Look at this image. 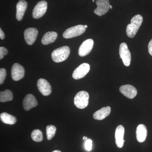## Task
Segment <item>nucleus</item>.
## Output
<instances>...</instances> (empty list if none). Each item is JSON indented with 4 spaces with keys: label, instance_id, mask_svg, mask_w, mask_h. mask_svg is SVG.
Returning a JSON list of instances; mask_svg holds the SVG:
<instances>
[{
    "label": "nucleus",
    "instance_id": "1",
    "mask_svg": "<svg viewBox=\"0 0 152 152\" xmlns=\"http://www.w3.org/2000/svg\"><path fill=\"white\" fill-rule=\"evenodd\" d=\"M143 19L142 15H137L134 16L131 20V23L128 25L126 28V34L129 37L132 38L136 34L141 26Z\"/></svg>",
    "mask_w": 152,
    "mask_h": 152
},
{
    "label": "nucleus",
    "instance_id": "2",
    "mask_svg": "<svg viewBox=\"0 0 152 152\" xmlns=\"http://www.w3.org/2000/svg\"><path fill=\"white\" fill-rule=\"evenodd\" d=\"M70 53L69 48L63 46L54 50L52 53V59L56 63H60L65 61Z\"/></svg>",
    "mask_w": 152,
    "mask_h": 152
},
{
    "label": "nucleus",
    "instance_id": "3",
    "mask_svg": "<svg viewBox=\"0 0 152 152\" xmlns=\"http://www.w3.org/2000/svg\"><path fill=\"white\" fill-rule=\"evenodd\" d=\"M89 95L85 91L79 92L74 98V104L76 107L80 109H84L88 104Z\"/></svg>",
    "mask_w": 152,
    "mask_h": 152
},
{
    "label": "nucleus",
    "instance_id": "4",
    "mask_svg": "<svg viewBox=\"0 0 152 152\" xmlns=\"http://www.w3.org/2000/svg\"><path fill=\"white\" fill-rule=\"evenodd\" d=\"M84 26L79 25L69 28L64 32L63 36L65 39H70L81 35L86 31Z\"/></svg>",
    "mask_w": 152,
    "mask_h": 152
},
{
    "label": "nucleus",
    "instance_id": "5",
    "mask_svg": "<svg viewBox=\"0 0 152 152\" xmlns=\"http://www.w3.org/2000/svg\"><path fill=\"white\" fill-rule=\"evenodd\" d=\"M120 58L122 60L123 62L126 66L130 65L131 62V54L128 47L126 43H122L120 45L119 48Z\"/></svg>",
    "mask_w": 152,
    "mask_h": 152
},
{
    "label": "nucleus",
    "instance_id": "6",
    "mask_svg": "<svg viewBox=\"0 0 152 152\" xmlns=\"http://www.w3.org/2000/svg\"><path fill=\"white\" fill-rule=\"evenodd\" d=\"M48 8V3L45 1L39 2L33 10V17L34 19H39L43 16Z\"/></svg>",
    "mask_w": 152,
    "mask_h": 152
},
{
    "label": "nucleus",
    "instance_id": "7",
    "mask_svg": "<svg viewBox=\"0 0 152 152\" xmlns=\"http://www.w3.org/2000/svg\"><path fill=\"white\" fill-rule=\"evenodd\" d=\"M96 3L97 7L94 11V12L99 16L103 15L110 9L109 0H96Z\"/></svg>",
    "mask_w": 152,
    "mask_h": 152
},
{
    "label": "nucleus",
    "instance_id": "8",
    "mask_svg": "<svg viewBox=\"0 0 152 152\" xmlns=\"http://www.w3.org/2000/svg\"><path fill=\"white\" fill-rule=\"evenodd\" d=\"M90 70V66L87 63H83L76 68L72 74L73 78L75 80H79L83 78Z\"/></svg>",
    "mask_w": 152,
    "mask_h": 152
},
{
    "label": "nucleus",
    "instance_id": "9",
    "mask_svg": "<svg viewBox=\"0 0 152 152\" xmlns=\"http://www.w3.org/2000/svg\"><path fill=\"white\" fill-rule=\"evenodd\" d=\"M25 75L24 68L18 63L14 64L11 69V76L14 81L20 80L23 79Z\"/></svg>",
    "mask_w": 152,
    "mask_h": 152
},
{
    "label": "nucleus",
    "instance_id": "10",
    "mask_svg": "<svg viewBox=\"0 0 152 152\" xmlns=\"http://www.w3.org/2000/svg\"><path fill=\"white\" fill-rule=\"evenodd\" d=\"M94 45V40L92 39H88L85 40L79 48V56L81 57H84L88 55L91 51Z\"/></svg>",
    "mask_w": 152,
    "mask_h": 152
},
{
    "label": "nucleus",
    "instance_id": "11",
    "mask_svg": "<svg viewBox=\"0 0 152 152\" xmlns=\"http://www.w3.org/2000/svg\"><path fill=\"white\" fill-rule=\"evenodd\" d=\"M37 86L40 92L44 96H49L52 92L51 86L50 85L49 82L45 79H39L37 81Z\"/></svg>",
    "mask_w": 152,
    "mask_h": 152
},
{
    "label": "nucleus",
    "instance_id": "12",
    "mask_svg": "<svg viewBox=\"0 0 152 152\" xmlns=\"http://www.w3.org/2000/svg\"><path fill=\"white\" fill-rule=\"evenodd\" d=\"M38 34V31L34 28L26 29L24 31V38L28 45H32L35 42Z\"/></svg>",
    "mask_w": 152,
    "mask_h": 152
},
{
    "label": "nucleus",
    "instance_id": "13",
    "mask_svg": "<svg viewBox=\"0 0 152 152\" xmlns=\"http://www.w3.org/2000/svg\"><path fill=\"white\" fill-rule=\"evenodd\" d=\"M120 91L124 96L129 99H134L137 94V91L136 88L130 85L121 86L120 88Z\"/></svg>",
    "mask_w": 152,
    "mask_h": 152
},
{
    "label": "nucleus",
    "instance_id": "14",
    "mask_svg": "<svg viewBox=\"0 0 152 152\" xmlns=\"http://www.w3.org/2000/svg\"><path fill=\"white\" fill-rule=\"evenodd\" d=\"M38 102L34 96L28 94L26 96L23 102V108L26 111H29L31 109L37 106Z\"/></svg>",
    "mask_w": 152,
    "mask_h": 152
},
{
    "label": "nucleus",
    "instance_id": "15",
    "mask_svg": "<svg viewBox=\"0 0 152 152\" xmlns=\"http://www.w3.org/2000/svg\"><path fill=\"white\" fill-rule=\"evenodd\" d=\"M125 129L122 125H119L117 127L115 132V143L118 148H122L124 146L125 140L124 137V135Z\"/></svg>",
    "mask_w": 152,
    "mask_h": 152
},
{
    "label": "nucleus",
    "instance_id": "16",
    "mask_svg": "<svg viewBox=\"0 0 152 152\" xmlns=\"http://www.w3.org/2000/svg\"><path fill=\"white\" fill-rule=\"evenodd\" d=\"M27 7V3L24 0H20L16 5V19L18 21L23 19L25 12Z\"/></svg>",
    "mask_w": 152,
    "mask_h": 152
},
{
    "label": "nucleus",
    "instance_id": "17",
    "mask_svg": "<svg viewBox=\"0 0 152 152\" xmlns=\"http://www.w3.org/2000/svg\"><path fill=\"white\" fill-rule=\"evenodd\" d=\"M148 131L146 127L144 124H140L136 130V137L139 142H143L146 139Z\"/></svg>",
    "mask_w": 152,
    "mask_h": 152
},
{
    "label": "nucleus",
    "instance_id": "18",
    "mask_svg": "<svg viewBox=\"0 0 152 152\" xmlns=\"http://www.w3.org/2000/svg\"><path fill=\"white\" fill-rule=\"evenodd\" d=\"M111 108L110 107H104L100 110L95 112L93 114L94 119L97 120H102L108 116L110 114Z\"/></svg>",
    "mask_w": 152,
    "mask_h": 152
},
{
    "label": "nucleus",
    "instance_id": "19",
    "mask_svg": "<svg viewBox=\"0 0 152 152\" xmlns=\"http://www.w3.org/2000/svg\"><path fill=\"white\" fill-rule=\"evenodd\" d=\"M58 37V34L54 31L48 32L44 35L42 40L43 45H48L54 42Z\"/></svg>",
    "mask_w": 152,
    "mask_h": 152
},
{
    "label": "nucleus",
    "instance_id": "20",
    "mask_svg": "<svg viewBox=\"0 0 152 152\" xmlns=\"http://www.w3.org/2000/svg\"><path fill=\"white\" fill-rule=\"evenodd\" d=\"M0 119L3 123L6 124L13 125L17 122L15 117L7 113H1L0 115Z\"/></svg>",
    "mask_w": 152,
    "mask_h": 152
},
{
    "label": "nucleus",
    "instance_id": "21",
    "mask_svg": "<svg viewBox=\"0 0 152 152\" xmlns=\"http://www.w3.org/2000/svg\"><path fill=\"white\" fill-rule=\"evenodd\" d=\"M13 98L12 93L10 90H6L0 92V102H10L13 99Z\"/></svg>",
    "mask_w": 152,
    "mask_h": 152
},
{
    "label": "nucleus",
    "instance_id": "22",
    "mask_svg": "<svg viewBox=\"0 0 152 152\" xmlns=\"http://www.w3.org/2000/svg\"><path fill=\"white\" fill-rule=\"evenodd\" d=\"M31 137L34 141L40 142L43 140L42 133L40 130H34L32 132Z\"/></svg>",
    "mask_w": 152,
    "mask_h": 152
},
{
    "label": "nucleus",
    "instance_id": "23",
    "mask_svg": "<svg viewBox=\"0 0 152 152\" xmlns=\"http://www.w3.org/2000/svg\"><path fill=\"white\" fill-rule=\"evenodd\" d=\"M56 128L53 125H49L46 127L47 139L49 140H51L56 134Z\"/></svg>",
    "mask_w": 152,
    "mask_h": 152
},
{
    "label": "nucleus",
    "instance_id": "24",
    "mask_svg": "<svg viewBox=\"0 0 152 152\" xmlns=\"http://www.w3.org/2000/svg\"><path fill=\"white\" fill-rule=\"evenodd\" d=\"M7 72L6 70L4 68L0 69V84L2 85L5 79Z\"/></svg>",
    "mask_w": 152,
    "mask_h": 152
},
{
    "label": "nucleus",
    "instance_id": "25",
    "mask_svg": "<svg viewBox=\"0 0 152 152\" xmlns=\"http://www.w3.org/2000/svg\"><path fill=\"white\" fill-rule=\"evenodd\" d=\"M92 141L90 139H88L85 143V148L88 151H90L92 148Z\"/></svg>",
    "mask_w": 152,
    "mask_h": 152
},
{
    "label": "nucleus",
    "instance_id": "26",
    "mask_svg": "<svg viewBox=\"0 0 152 152\" xmlns=\"http://www.w3.org/2000/svg\"><path fill=\"white\" fill-rule=\"evenodd\" d=\"M8 50L4 47H0V59H2L4 58V56L7 55Z\"/></svg>",
    "mask_w": 152,
    "mask_h": 152
},
{
    "label": "nucleus",
    "instance_id": "27",
    "mask_svg": "<svg viewBox=\"0 0 152 152\" xmlns=\"http://www.w3.org/2000/svg\"><path fill=\"white\" fill-rule=\"evenodd\" d=\"M148 48L149 53L151 56H152V39L150 41L148 46Z\"/></svg>",
    "mask_w": 152,
    "mask_h": 152
},
{
    "label": "nucleus",
    "instance_id": "28",
    "mask_svg": "<svg viewBox=\"0 0 152 152\" xmlns=\"http://www.w3.org/2000/svg\"><path fill=\"white\" fill-rule=\"evenodd\" d=\"M0 38H1V40L4 39L5 38L4 33L1 28L0 29Z\"/></svg>",
    "mask_w": 152,
    "mask_h": 152
},
{
    "label": "nucleus",
    "instance_id": "29",
    "mask_svg": "<svg viewBox=\"0 0 152 152\" xmlns=\"http://www.w3.org/2000/svg\"><path fill=\"white\" fill-rule=\"evenodd\" d=\"M88 138L87 137H84L83 138V140H88Z\"/></svg>",
    "mask_w": 152,
    "mask_h": 152
},
{
    "label": "nucleus",
    "instance_id": "30",
    "mask_svg": "<svg viewBox=\"0 0 152 152\" xmlns=\"http://www.w3.org/2000/svg\"><path fill=\"white\" fill-rule=\"evenodd\" d=\"M52 152H61V151H58V150H56V151H53Z\"/></svg>",
    "mask_w": 152,
    "mask_h": 152
},
{
    "label": "nucleus",
    "instance_id": "31",
    "mask_svg": "<svg viewBox=\"0 0 152 152\" xmlns=\"http://www.w3.org/2000/svg\"><path fill=\"white\" fill-rule=\"evenodd\" d=\"M84 27L86 28H88V26H87V25H85V26H84Z\"/></svg>",
    "mask_w": 152,
    "mask_h": 152
},
{
    "label": "nucleus",
    "instance_id": "32",
    "mask_svg": "<svg viewBox=\"0 0 152 152\" xmlns=\"http://www.w3.org/2000/svg\"><path fill=\"white\" fill-rule=\"evenodd\" d=\"M110 9H112V8H113V7H112V5H110Z\"/></svg>",
    "mask_w": 152,
    "mask_h": 152
},
{
    "label": "nucleus",
    "instance_id": "33",
    "mask_svg": "<svg viewBox=\"0 0 152 152\" xmlns=\"http://www.w3.org/2000/svg\"><path fill=\"white\" fill-rule=\"evenodd\" d=\"M92 1L93 2H94L95 1L94 0H93Z\"/></svg>",
    "mask_w": 152,
    "mask_h": 152
}]
</instances>
